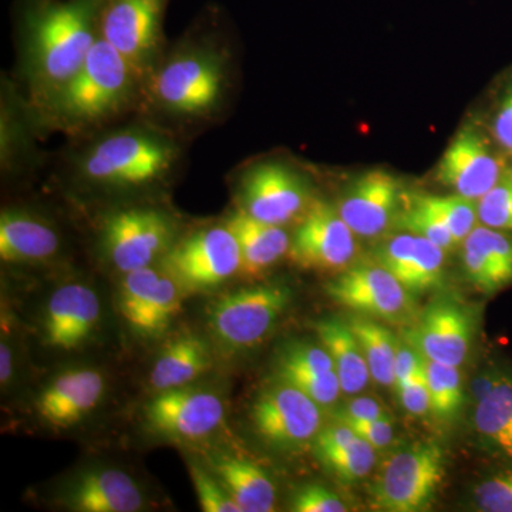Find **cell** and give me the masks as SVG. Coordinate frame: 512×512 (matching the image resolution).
<instances>
[{
  "instance_id": "6da1fadb",
  "label": "cell",
  "mask_w": 512,
  "mask_h": 512,
  "mask_svg": "<svg viewBox=\"0 0 512 512\" xmlns=\"http://www.w3.org/2000/svg\"><path fill=\"white\" fill-rule=\"evenodd\" d=\"M104 0L37 3L23 26L22 67L37 109L82 67L100 39Z\"/></svg>"
},
{
  "instance_id": "7a4b0ae2",
  "label": "cell",
  "mask_w": 512,
  "mask_h": 512,
  "mask_svg": "<svg viewBox=\"0 0 512 512\" xmlns=\"http://www.w3.org/2000/svg\"><path fill=\"white\" fill-rule=\"evenodd\" d=\"M231 86V63L224 47L190 40L161 57L144 82L148 110L174 123L200 124L217 116Z\"/></svg>"
},
{
  "instance_id": "3957f363",
  "label": "cell",
  "mask_w": 512,
  "mask_h": 512,
  "mask_svg": "<svg viewBox=\"0 0 512 512\" xmlns=\"http://www.w3.org/2000/svg\"><path fill=\"white\" fill-rule=\"evenodd\" d=\"M143 87V77L100 36L82 67L39 110L52 128L86 133L130 109Z\"/></svg>"
},
{
  "instance_id": "277c9868",
  "label": "cell",
  "mask_w": 512,
  "mask_h": 512,
  "mask_svg": "<svg viewBox=\"0 0 512 512\" xmlns=\"http://www.w3.org/2000/svg\"><path fill=\"white\" fill-rule=\"evenodd\" d=\"M180 160V148L164 131L133 126L110 131L77 160L80 177L110 190H134L165 180Z\"/></svg>"
},
{
  "instance_id": "5b68a950",
  "label": "cell",
  "mask_w": 512,
  "mask_h": 512,
  "mask_svg": "<svg viewBox=\"0 0 512 512\" xmlns=\"http://www.w3.org/2000/svg\"><path fill=\"white\" fill-rule=\"evenodd\" d=\"M292 296V289L282 284L247 286L218 296L207 311L212 338L228 353L256 348L288 311Z\"/></svg>"
},
{
  "instance_id": "8992f818",
  "label": "cell",
  "mask_w": 512,
  "mask_h": 512,
  "mask_svg": "<svg viewBox=\"0 0 512 512\" xmlns=\"http://www.w3.org/2000/svg\"><path fill=\"white\" fill-rule=\"evenodd\" d=\"M446 473L439 444L424 441L393 453L384 461L372 488L379 511L420 512L430 507Z\"/></svg>"
},
{
  "instance_id": "52a82bcc",
  "label": "cell",
  "mask_w": 512,
  "mask_h": 512,
  "mask_svg": "<svg viewBox=\"0 0 512 512\" xmlns=\"http://www.w3.org/2000/svg\"><path fill=\"white\" fill-rule=\"evenodd\" d=\"M175 222L153 207H133L113 212L103 222L100 248L104 258L121 274L147 268L173 248Z\"/></svg>"
},
{
  "instance_id": "ba28073f",
  "label": "cell",
  "mask_w": 512,
  "mask_h": 512,
  "mask_svg": "<svg viewBox=\"0 0 512 512\" xmlns=\"http://www.w3.org/2000/svg\"><path fill=\"white\" fill-rule=\"evenodd\" d=\"M160 264L183 293H198L217 288L239 274L241 256L237 239L224 224L198 229L175 242Z\"/></svg>"
},
{
  "instance_id": "9c48e42d",
  "label": "cell",
  "mask_w": 512,
  "mask_h": 512,
  "mask_svg": "<svg viewBox=\"0 0 512 512\" xmlns=\"http://www.w3.org/2000/svg\"><path fill=\"white\" fill-rule=\"evenodd\" d=\"M333 302L380 322L409 326L416 320L414 295L379 264L349 266L325 286Z\"/></svg>"
},
{
  "instance_id": "30bf717a",
  "label": "cell",
  "mask_w": 512,
  "mask_h": 512,
  "mask_svg": "<svg viewBox=\"0 0 512 512\" xmlns=\"http://www.w3.org/2000/svg\"><path fill=\"white\" fill-rule=\"evenodd\" d=\"M167 0H104L100 36L146 82L161 60Z\"/></svg>"
},
{
  "instance_id": "8fae6325",
  "label": "cell",
  "mask_w": 512,
  "mask_h": 512,
  "mask_svg": "<svg viewBox=\"0 0 512 512\" xmlns=\"http://www.w3.org/2000/svg\"><path fill=\"white\" fill-rule=\"evenodd\" d=\"M239 207L256 220L284 225L301 220L312 204L311 185L291 165L266 160L252 164L238 187Z\"/></svg>"
},
{
  "instance_id": "7c38bea8",
  "label": "cell",
  "mask_w": 512,
  "mask_h": 512,
  "mask_svg": "<svg viewBox=\"0 0 512 512\" xmlns=\"http://www.w3.org/2000/svg\"><path fill=\"white\" fill-rule=\"evenodd\" d=\"M249 416L259 439L281 453L308 446L322 426L319 404L284 382L259 394Z\"/></svg>"
},
{
  "instance_id": "4fadbf2b",
  "label": "cell",
  "mask_w": 512,
  "mask_h": 512,
  "mask_svg": "<svg viewBox=\"0 0 512 512\" xmlns=\"http://www.w3.org/2000/svg\"><path fill=\"white\" fill-rule=\"evenodd\" d=\"M225 404L218 394L197 387L157 392L144 406L147 429L158 437L174 441H200L220 429Z\"/></svg>"
},
{
  "instance_id": "5bb4252c",
  "label": "cell",
  "mask_w": 512,
  "mask_h": 512,
  "mask_svg": "<svg viewBox=\"0 0 512 512\" xmlns=\"http://www.w3.org/2000/svg\"><path fill=\"white\" fill-rule=\"evenodd\" d=\"M357 252L356 234L329 202L313 200L291 239L289 258L306 271H345Z\"/></svg>"
},
{
  "instance_id": "9a60e30c",
  "label": "cell",
  "mask_w": 512,
  "mask_h": 512,
  "mask_svg": "<svg viewBox=\"0 0 512 512\" xmlns=\"http://www.w3.org/2000/svg\"><path fill=\"white\" fill-rule=\"evenodd\" d=\"M474 312L451 299L431 303L402 332V339L426 360L460 367L476 333Z\"/></svg>"
},
{
  "instance_id": "2e32d148",
  "label": "cell",
  "mask_w": 512,
  "mask_h": 512,
  "mask_svg": "<svg viewBox=\"0 0 512 512\" xmlns=\"http://www.w3.org/2000/svg\"><path fill=\"white\" fill-rule=\"evenodd\" d=\"M490 140L474 126H466L454 136L436 167L437 183L454 194L478 201L508 170Z\"/></svg>"
},
{
  "instance_id": "e0dca14e",
  "label": "cell",
  "mask_w": 512,
  "mask_h": 512,
  "mask_svg": "<svg viewBox=\"0 0 512 512\" xmlns=\"http://www.w3.org/2000/svg\"><path fill=\"white\" fill-rule=\"evenodd\" d=\"M403 198L402 183L396 175L370 170L349 185L338 211L356 237L375 239L396 225Z\"/></svg>"
},
{
  "instance_id": "ac0fdd59",
  "label": "cell",
  "mask_w": 512,
  "mask_h": 512,
  "mask_svg": "<svg viewBox=\"0 0 512 512\" xmlns=\"http://www.w3.org/2000/svg\"><path fill=\"white\" fill-rule=\"evenodd\" d=\"M99 296L83 284L60 286L47 301L43 332L52 349L74 350L92 338L99 325Z\"/></svg>"
},
{
  "instance_id": "d6986e66",
  "label": "cell",
  "mask_w": 512,
  "mask_h": 512,
  "mask_svg": "<svg viewBox=\"0 0 512 512\" xmlns=\"http://www.w3.org/2000/svg\"><path fill=\"white\" fill-rule=\"evenodd\" d=\"M104 387L106 380L97 369L64 372L37 397V416L56 429H70L99 406Z\"/></svg>"
},
{
  "instance_id": "ffe728a7",
  "label": "cell",
  "mask_w": 512,
  "mask_h": 512,
  "mask_svg": "<svg viewBox=\"0 0 512 512\" xmlns=\"http://www.w3.org/2000/svg\"><path fill=\"white\" fill-rule=\"evenodd\" d=\"M64 505L76 512H136L144 508V495L123 470L94 468L67 487Z\"/></svg>"
},
{
  "instance_id": "44dd1931",
  "label": "cell",
  "mask_w": 512,
  "mask_h": 512,
  "mask_svg": "<svg viewBox=\"0 0 512 512\" xmlns=\"http://www.w3.org/2000/svg\"><path fill=\"white\" fill-rule=\"evenodd\" d=\"M468 281L485 295L512 285V234L480 225L463 242Z\"/></svg>"
},
{
  "instance_id": "7402d4cb",
  "label": "cell",
  "mask_w": 512,
  "mask_h": 512,
  "mask_svg": "<svg viewBox=\"0 0 512 512\" xmlns=\"http://www.w3.org/2000/svg\"><path fill=\"white\" fill-rule=\"evenodd\" d=\"M225 225L237 239L241 256L239 274L244 278H261L289 254L292 238L281 225L256 220L241 208L229 215Z\"/></svg>"
},
{
  "instance_id": "603a6c76",
  "label": "cell",
  "mask_w": 512,
  "mask_h": 512,
  "mask_svg": "<svg viewBox=\"0 0 512 512\" xmlns=\"http://www.w3.org/2000/svg\"><path fill=\"white\" fill-rule=\"evenodd\" d=\"M59 234L42 218L22 210H5L0 217V258L8 264H39L55 258Z\"/></svg>"
},
{
  "instance_id": "cb8c5ba5",
  "label": "cell",
  "mask_w": 512,
  "mask_h": 512,
  "mask_svg": "<svg viewBox=\"0 0 512 512\" xmlns=\"http://www.w3.org/2000/svg\"><path fill=\"white\" fill-rule=\"evenodd\" d=\"M207 467L218 477L241 512L275 510L274 481L254 461L231 453H215L207 457Z\"/></svg>"
},
{
  "instance_id": "d4e9b609",
  "label": "cell",
  "mask_w": 512,
  "mask_h": 512,
  "mask_svg": "<svg viewBox=\"0 0 512 512\" xmlns=\"http://www.w3.org/2000/svg\"><path fill=\"white\" fill-rule=\"evenodd\" d=\"M211 363L207 340L187 332L164 346L151 369L148 383L156 392L188 386L208 372Z\"/></svg>"
},
{
  "instance_id": "484cf974",
  "label": "cell",
  "mask_w": 512,
  "mask_h": 512,
  "mask_svg": "<svg viewBox=\"0 0 512 512\" xmlns=\"http://www.w3.org/2000/svg\"><path fill=\"white\" fill-rule=\"evenodd\" d=\"M313 329L332 357L343 394L356 396L362 393L372 376L362 346L349 322L338 318L322 319L313 323Z\"/></svg>"
},
{
  "instance_id": "4316f807",
  "label": "cell",
  "mask_w": 512,
  "mask_h": 512,
  "mask_svg": "<svg viewBox=\"0 0 512 512\" xmlns=\"http://www.w3.org/2000/svg\"><path fill=\"white\" fill-rule=\"evenodd\" d=\"M473 427L485 447L512 460V375L501 372L493 390L478 400Z\"/></svg>"
},
{
  "instance_id": "83f0119b",
  "label": "cell",
  "mask_w": 512,
  "mask_h": 512,
  "mask_svg": "<svg viewBox=\"0 0 512 512\" xmlns=\"http://www.w3.org/2000/svg\"><path fill=\"white\" fill-rule=\"evenodd\" d=\"M348 322L362 346L373 382L383 387H396L394 362L399 338L380 320L355 315Z\"/></svg>"
},
{
  "instance_id": "f1b7e54d",
  "label": "cell",
  "mask_w": 512,
  "mask_h": 512,
  "mask_svg": "<svg viewBox=\"0 0 512 512\" xmlns=\"http://www.w3.org/2000/svg\"><path fill=\"white\" fill-rule=\"evenodd\" d=\"M181 298L183 291L180 286L163 271L156 291L130 328L144 338H157L177 316L181 308Z\"/></svg>"
},
{
  "instance_id": "f546056e",
  "label": "cell",
  "mask_w": 512,
  "mask_h": 512,
  "mask_svg": "<svg viewBox=\"0 0 512 512\" xmlns=\"http://www.w3.org/2000/svg\"><path fill=\"white\" fill-rule=\"evenodd\" d=\"M444 264H446V251L437 247L429 239L416 235L413 251L402 278V285L413 295L439 288L444 281Z\"/></svg>"
},
{
  "instance_id": "4dcf8cb0",
  "label": "cell",
  "mask_w": 512,
  "mask_h": 512,
  "mask_svg": "<svg viewBox=\"0 0 512 512\" xmlns=\"http://www.w3.org/2000/svg\"><path fill=\"white\" fill-rule=\"evenodd\" d=\"M426 377L431 396V414L441 423H451L460 413L464 402L458 367L426 360Z\"/></svg>"
},
{
  "instance_id": "1f68e13d",
  "label": "cell",
  "mask_w": 512,
  "mask_h": 512,
  "mask_svg": "<svg viewBox=\"0 0 512 512\" xmlns=\"http://www.w3.org/2000/svg\"><path fill=\"white\" fill-rule=\"evenodd\" d=\"M394 227L417 237L429 239L446 252L453 251L457 247L456 239L446 222L441 220L436 211L431 210L421 195L413 197L412 204L400 212Z\"/></svg>"
},
{
  "instance_id": "d6a6232c",
  "label": "cell",
  "mask_w": 512,
  "mask_h": 512,
  "mask_svg": "<svg viewBox=\"0 0 512 512\" xmlns=\"http://www.w3.org/2000/svg\"><path fill=\"white\" fill-rule=\"evenodd\" d=\"M376 448L360 439L350 441L346 446L318 453L319 460L346 483L363 480L372 473L376 464Z\"/></svg>"
},
{
  "instance_id": "836d02e7",
  "label": "cell",
  "mask_w": 512,
  "mask_h": 512,
  "mask_svg": "<svg viewBox=\"0 0 512 512\" xmlns=\"http://www.w3.org/2000/svg\"><path fill=\"white\" fill-rule=\"evenodd\" d=\"M423 201L440 215L456 239L457 245L463 244L468 235L477 227V201L463 195H421Z\"/></svg>"
},
{
  "instance_id": "e575fe53",
  "label": "cell",
  "mask_w": 512,
  "mask_h": 512,
  "mask_svg": "<svg viewBox=\"0 0 512 512\" xmlns=\"http://www.w3.org/2000/svg\"><path fill=\"white\" fill-rule=\"evenodd\" d=\"M163 272L147 266L124 274L119 289V308L128 326L133 325L156 291Z\"/></svg>"
},
{
  "instance_id": "d590c367",
  "label": "cell",
  "mask_w": 512,
  "mask_h": 512,
  "mask_svg": "<svg viewBox=\"0 0 512 512\" xmlns=\"http://www.w3.org/2000/svg\"><path fill=\"white\" fill-rule=\"evenodd\" d=\"M478 221L484 227L512 234V170L477 201Z\"/></svg>"
},
{
  "instance_id": "8d00e7d4",
  "label": "cell",
  "mask_w": 512,
  "mask_h": 512,
  "mask_svg": "<svg viewBox=\"0 0 512 512\" xmlns=\"http://www.w3.org/2000/svg\"><path fill=\"white\" fill-rule=\"evenodd\" d=\"M190 473L202 511L241 512L237 503L229 497L224 485L210 468L191 463Z\"/></svg>"
},
{
  "instance_id": "74e56055",
  "label": "cell",
  "mask_w": 512,
  "mask_h": 512,
  "mask_svg": "<svg viewBox=\"0 0 512 512\" xmlns=\"http://www.w3.org/2000/svg\"><path fill=\"white\" fill-rule=\"evenodd\" d=\"M474 500L480 511L512 512V470L501 471L480 483Z\"/></svg>"
},
{
  "instance_id": "f35d334b",
  "label": "cell",
  "mask_w": 512,
  "mask_h": 512,
  "mask_svg": "<svg viewBox=\"0 0 512 512\" xmlns=\"http://www.w3.org/2000/svg\"><path fill=\"white\" fill-rule=\"evenodd\" d=\"M289 510L293 512H346L348 507L338 494L318 484L303 485L293 493Z\"/></svg>"
},
{
  "instance_id": "ab89813d",
  "label": "cell",
  "mask_w": 512,
  "mask_h": 512,
  "mask_svg": "<svg viewBox=\"0 0 512 512\" xmlns=\"http://www.w3.org/2000/svg\"><path fill=\"white\" fill-rule=\"evenodd\" d=\"M491 137L503 153L512 156V80L504 87L493 120H491Z\"/></svg>"
},
{
  "instance_id": "60d3db41",
  "label": "cell",
  "mask_w": 512,
  "mask_h": 512,
  "mask_svg": "<svg viewBox=\"0 0 512 512\" xmlns=\"http://www.w3.org/2000/svg\"><path fill=\"white\" fill-rule=\"evenodd\" d=\"M396 390L400 403L410 414L421 417L431 413V396L426 369L421 375L396 386Z\"/></svg>"
},
{
  "instance_id": "b9f144b4",
  "label": "cell",
  "mask_w": 512,
  "mask_h": 512,
  "mask_svg": "<svg viewBox=\"0 0 512 512\" xmlns=\"http://www.w3.org/2000/svg\"><path fill=\"white\" fill-rule=\"evenodd\" d=\"M336 421L349 426L360 439L367 441L376 450H383L392 444L394 426L390 417L376 420L336 419Z\"/></svg>"
},
{
  "instance_id": "7bdbcfd3",
  "label": "cell",
  "mask_w": 512,
  "mask_h": 512,
  "mask_svg": "<svg viewBox=\"0 0 512 512\" xmlns=\"http://www.w3.org/2000/svg\"><path fill=\"white\" fill-rule=\"evenodd\" d=\"M390 417L383 403L376 397L359 396L343 404L342 409L336 410L335 419L376 420Z\"/></svg>"
},
{
  "instance_id": "ee69618b",
  "label": "cell",
  "mask_w": 512,
  "mask_h": 512,
  "mask_svg": "<svg viewBox=\"0 0 512 512\" xmlns=\"http://www.w3.org/2000/svg\"><path fill=\"white\" fill-rule=\"evenodd\" d=\"M426 369V359L413 348L412 345L399 338L397 343L396 362H394V373H396V386L421 375Z\"/></svg>"
},
{
  "instance_id": "f6af8a7d",
  "label": "cell",
  "mask_w": 512,
  "mask_h": 512,
  "mask_svg": "<svg viewBox=\"0 0 512 512\" xmlns=\"http://www.w3.org/2000/svg\"><path fill=\"white\" fill-rule=\"evenodd\" d=\"M500 375L501 372L493 370V372L484 373V375L478 376L477 379L474 380L473 384H471V396H473V399H476V403L493 390Z\"/></svg>"
},
{
  "instance_id": "bcb514c9",
  "label": "cell",
  "mask_w": 512,
  "mask_h": 512,
  "mask_svg": "<svg viewBox=\"0 0 512 512\" xmlns=\"http://www.w3.org/2000/svg\"><path fill=\"white\" fill-rule=\"evenodd\" d=\"M12 372V353H10L9 346L2 343V348H0V380H2V384L9 382Z\"/></svg>"
},
{
  "instance_id": "7dc6e473",
  "label": "cell",
  "mask_w": 512,
  "mask_h": 512,
  "mask_svg": "<svg viewBox=\"0 0 512 512\" xmlns=\"http://www.w3.org/2000/svg\"><path fill=\"white\" fill-rule=\"evenodd\" d=\"M511 170H512V165H511Z\"/></svg>"
}]
</instances>
